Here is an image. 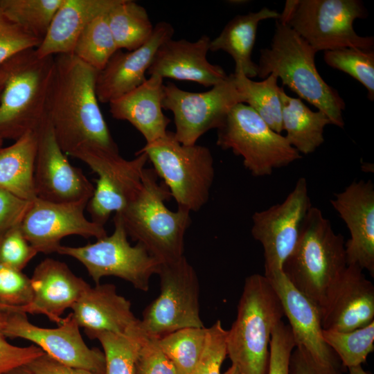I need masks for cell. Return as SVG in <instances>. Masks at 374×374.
<instances>
[{"instance_id": "8d00e7d4", "label": "cell", "mask_w": 374, "mask_h": 374, "mask_svg": "<svg viewBox=\"0 0 374 374\" xmlns=\"http://www.w3.org/2000/svg\"><path fill=\"white\" fill-rule=\"evenodd\" d=\"M96 185L89 199L87 208L91 221L103 226L113 212H121L132 199L129 193L116 182L107 177L99 175Z\"/></svg>"}, {"instance_id": "603a6c76", "label": "cell", "mask_w": 374, "mask_h": 374, "mask_svg": "<svg viewBox=\"0 0 374 374\" xmlns=\"http://www.w3.org/2000/svg\"><path fill=\"white\" fill-rule=\"evenodd\" d=\"M30 280L33 298L25 307V312L45 315L57 325L64 312L72 307L89 285L66 263L50 258L37 265Z\"/></svg>"}, {"instance_id": "5b68a950", "label": "cell", "mask_w": 374, "mask_h": 374, "mask_svg": "<svg viewBox=\"0 0 374 374\" xmlns=\"http://www.w3.org/2000/svg\"><path fill=\"white\" fill-rule=\"evenodd\" d=\"M283 316L269 280L258 274L247 276L226 334L227 355L239 374H268L271 332Z\"/></svg>"}, {"instance_id": "d590c367", "label": "cell", "mask_w": 374, "mask_h": 374, "mask_svg": "<svg viewBox=\"0 0 374 374\" xmlns=\"http://www.w3.org/2000/svg\"><path fill=\"white\" fill-rule=\"evenodd\" d=\"M323 60L330 67L341 71L359 82L374 99V51L346 47L325 51Z\"/></svg>"}, {"instance_id": "681fc988", "label": "cell", "mask_w": 374, "mask_h": 374, "mask_svg": "<svg viewBox=\"0 0 374 374\" xmlns=\"http://www.w3.org/2000/svg\"><path fill=\"white\" fill-rule=\"evenodd\" d=\"M349 374H368L364 370L362 365L348 368Z\"/></svg>"}, {"instance_id": "ba28073f", "label": "cell", "mask_w": 374, "mask_h": 374, "mask_svg": "<svg viewBox=\"0 0 374 374\" xmlns=\"http://www.w3.org/2000/svg\"><path fill=\"white\" fill-rule=\"evenodd\" d=\"M139 152L147 154L179 208L197 211L206 204L215 177L213 158L208 148L182 144L174 132L168 131Z\"/></svg>"}, {"instance_id": "d6a6232c", "label": "cell", "mask_w": 374, "mask_h": 374, "mask_svg": "<svg viewBox=\"0 0 374 374\" xmlns=\"http://www.w3.org/2000/svg\"><path fill=\"white\" fill-rule=\"evenodd\" d=\"M63 0H0V8L16 24L41 41Z\"/></svg>"}, {"instance_id": "b9f144b4", "label": "cell", "mask_w": 374, "mask_h": 374, "mask_svg": "<svg viewBox=\"0 0 374 374\" xmlns=\"http://www.w3.org/2000/svg\"><path fill=\"white\" fill-rule=\"evenodd\" d=\"M10 312L0 310V374H5L16 368L27 365L45 353L35 345L19 347L6 340L4 330Z\"/></svg>"}, {"instance_id": "bcb514c9", "label": "cell", "mask_w": 374, "mask_h": 374, "mask_svg": "<svg viewBox=\"0 0 374 374\" xmlns=\"http://www.w3.org/2000/svg\"><path fill=\"white\" fill-rule=\"evenodd\" d=\"M289 370L290 374H344L340 367L319 363L301 346H296L293 350Z\"/></svg>"}, {"instance_id": "ac0fdd59", "label": "cell", "mask_w": 374, "mask_h": 374, "mask_svg": "<svg viewBox=\"0 0 374 374\" xmlns=\"http://www.w3.org/2000/svg\"><path fill=\"white\" fill-rule=\"evenodd\" d=\"M265 277L280 300L296 346L303 348L322 364L340 367L339 357L323 338L319 308L291 283L282 270Z\"/></svg>"}, {"instance_id": "e0dca14e", "label": "cell", "mask_w": 374, "mask_h": 374, "mask_svg": "<svg viewBox=\"0 0 374 374\" xmlns=\"http://www.w3.org/2000/svg\"><path fill=\"white\" fill-rule=\"evenodd\" d=\"M330 204L345 222L350 238L345 242L348 265H357L374 277V185L353 181L335 194Z\"/></svg>"}, {"instance_id": "836d02e7", "label": "cell", "mask_w": 374, "mask_h": 374, "mask_svg": "<svg viewBox=\"0 0 374 374\" xmlns=\"http://www.w3.org/2000/svg\"><path fill=\"white\" fill-rule=\"evenodd\" d=\"M322 335L325 342L348 368L362 365L374 350V321L349 332L323 330Z\"/></svg>"}, {"instance_id": "9a60e30c", "label": "cell", "mask_w": 374, "mask_h": 374, "mask_svg": "<svg viewBox=\"0 0 374 374\" xmlns=\"http://www.w3.org/2000/svg\"><path fill=\"white\" fill-rule=\"evenodd\" d=\"M36 132L33 174L35 197L55 203L89 200L95 186L80 168L70 163L57 143L47 117Z\"/></svg>"}, {"instance_id": "f5cc1de1", "label": "cell", "mask_w": 374, "mask_h": 374, "mask_svg": "<svg viewBox=\"0 0 374 374\" xmlns=\"http://www.w3.org/2000/svg\"><path fill=\"white\" fill-rule=\"evenodd\" d=\"M3 141L0 139V148L2 146Z\"/></svg>"}, {"instance_id": "8fae6325", "label": "cell", "mask_w": 374, "mask_h": 374, "mask_svg": "<svg viewBox=\"0 0 374 374\" xmlns=\"http://www.w3.org/2000/svg\"><path fill=\"white\" fill-rule=\"evenodd\" d=\"M157 274L160 293L143 312L141 331L159 339L180 329L204 327L199 313L198 277L185 256L161 263Z\"/></svg>"}, {"instance_id": "484cf974", "label": "cell", "mask_w": 374, "mask_h": 374, "mask_svg": "<svg viewBox=\"0 0 374 374\" xmlns=\"http://www.w3.org/2000/svg\"><path fill=\"white\" fill-rule=\"evenodd\" d=\"M280 17L279 12L266 7L258 12L238 15L211 41L209 51L227 53L235 61V71H242L250 79L255 78L258 75V66L252 61L251 53L258 24L261 21L278 19Z\"/></svg>"}, {"instance_id": "4dcf8cb0", "label": "cell", "mask_w": 374, "mask_h": 374, "mask_svg": "<svg viewBox=\"0 0 374 374\" xmlns=\"http://www.w3.org/2000/svg\"><path fill=\"white\" fill-rule=\"evenodd\" d=\"M107 13L96 16L87 25L72 53L98 71L118 50L109 26Z\"/></svg>"}, {"instance_id": "f907efd6", "label": "cell", "mask_w": 374, "mask_h": 374, "mask_svg": "<svg viewBox=\"0 0 374 374\" xmlns=\"http://www.w3.org/2000/svg\"><path fill=\"white\" fill-rule=\"evenodd\" d=\"M223 374H239L236 367L231 364L228 370Z\"/></svg>"}, {"instance_id": "f35d334b", "label": "cell", "mask_w": 374, "mask_h": 374, "mask_svg": "<svg viewBox=\"0 0 374 374\" xmlns=\"http://www.w3.org/2000/svg\"><path fill=\"white\" fill-rule=\"evenodd\" d=\"M134 374H179L160 347L158 338L141 331Z\"/></svg>"}, {"instance_id": "d4e9b609", "label": "cell", "mask_w": 374, "mask_h": 374, "mask_svg": "<svg viewBox=\"0 0 374 374\" xmlns=\"http://www.w3.org/2000/svg\"><path fill=\"white\" fill-rule=\"evenodd\" d=\"M118 0H63L48 32L35 48L39 57L72 54L80 35L96 16L107 12Z\"/></svg>"}, {"instance_id": "ee69618b", "label": "cell", "mask_w": 374, "mask_h": 374, "mask_svg": "<svg viewBox=\"0 0 374 374\" xmlns=\"http://www.w3.org/2000/svg\"><path fill=\"white\" fill-rule=\"evenodd\" d=\"M37 253L19 226L10 231L0 242V263L18 270L21 271Z\"/></svg>"}, {"instance_id": "c3c4849f", "label": "cell", "mask_w": 374, "mask_h": 374, "mask_svg": "<svg viewBox=\"0 0 374 374\" xmlns=\"http://www.w3.org/2000/svg\"><path fill=\"white\" fill-rule=\"evenodd\" d=\"M5 374H30L26 365L16 368Z\"/></svg>"}, {"instance_id": "2e32d148", "label": "cell", "mask_w": 374, "mask_h": 374, "mask_svg": "<svg viewBox=\"0 0 374 374\" xmlns=\"http://www.w3.org/2000/svg\"><path fill=\"white\" fill-rule=\"evenodd\" d=\"M89 200L55 203L35 197L19 226L29 244L38 252L56 253L62 238L78 235L97 239L107 235L103 226L84 214Z\"/></svg>"}, {"instance_id": "83f0119b", "label": "cell", "mask_w": 374, "mask_h": 374, "mask_svg": "<svg viewBox=\"0 0 374 374\" xmlns=\"http://www.w3.org/2000/svg\"><path fill=\"white\" fill-rule=\"evenodd\" d=\"M37 132H28L0 148V188L28 201L35 197L33 183Z\"/></svg>"}, {"instance_id": "816d5d0a", "label": "cell", "mask_w": 374, "mask_h": 374, "mask_svg": "<svg viewBox=\"0 0 374 374\" xmlns=\"http://www.w3.org/2000/svg\"><path fill=\"white\" fill-rule=\"evenodd\" d=\"M0 310L7 311V312H17V309H15V308H10V307H8V306H5V305H1V304H0Z\"/></svg>"}, {"instance_id": "ffe728a7", "label": "cell", "mask_w": 374, "mask_h": 374, "mask_svg": "<svg viewBox=\"0 0 374 374\" xmlns=\"http://www.w3.org/2000/svg\"><path fill=\"white\" fill-rule=\"evenodd\" d=\"M374 321V285L357 265H347L321 313L323 330L349 332Z\"/></svg>"}, {"instance_id": "4fadbf2b", "label": "cell", "mask_w": 374, "mask_h": 374, "mask_svg": "<svg viewBox=\"0 0 374 374\" xmlns=\"http://www.w3.org/2000/svg\"><path fill=\"white\" fill-rule=\"evenodd\" d=\"M312 206L306 179L301 177L283 202L253 214L251 232L263 248L264 276L282 270Z\"/></svg>"}, {"instance_id": "60d3db41", "label": "cell", "mask_w": 374, "mask_h": 374, "mask_svg": "<svg viewBox=\"0 0 374 374\" xmlns=\"http://www.w3.org/2000/svg\"><path fill=\"white\" fill-rule=\"evenodd\" d=\"M41 42L0 8V65L21 51L37 48Z\"/></svg>"}, {"instance_id": "7dc6e473", "label": "cell", "mask_w": 374, "mask_h": 374, "mask_svg": "<svg viewBox=\"0 0 374 374\" xmlns=\"http://www.w3.org/2000/svg\"><path fill=\"white\" fill-rule=\"evenodd\" d=\"M30 374H96L89 371L63 364L46 353L26 365Z\"/></svg>"}, {"instance_id": "6da1fadb", "label": "cell", "mask_w": 374, "mask_h": 374, "mask_svg": "<svg viewBox=\"0 0 374 374\" xmlns=\"http://www.w3.org/2000/svg\"><path fill=\"white\" fill-rule=\"evenodd\" d=\"M54 59L47 118L62 151L77 159L88 152L119 154L98 105V71L73 54Z\"/></svg>"}, {"instance_id": "e575fe53", "label": "cell", "mask_w": 374, "mask_h": 374, "mask_svg": "<svg viewBox=\"0 0 374 374\" xmlns=\"http://www.w3.org/2000/svg\"><path fill=\"white\" fill-rule=\"evenodd\" d=\"M141 334V330L131 335L111 332H98L87 335L90 339L98 340L103 348L105 374H134Z\"/></svg>"}, {"instance_id": "7bdbcfd3", "label": "cell", "mask_w": 374, "mask_h": 374, "mask_svg": "<svg viewBox=\"0 0 374 374\" xmlns=\"http://www.w3.org/2000/svg\"><path fill=\"white\" fill-rule=\"evenodd\" d=\"M295 347L290 326L280 321L271 335L268 374H290V359Z\"/></svg>"}, {"instance_id": "1f68e13d", "label": "cell", "mask_w": 374, "mask_h": 374, "mask_svg": "<svg viewBox=\"0 0 374 374\" xmlns=\"http://www.w3.org/2000/svg\"><path fill=\"white\" fill-rule=\"evenodd\" d=\"M207 328H186L158 339L179 374H193L203 352Z\"/></svg>"}, {"instance_id": "277c9868", "label": "cell", "mask_w": 374, "mask_h": 374, "mask_svg": "<svg viewBox=\"0 0 374 374\" xmlns=\"http://www.w3.org/2000/svg\"><path fill=\"white\" fill-rule=\"evenodd\" d=\"M260 52L257 76L265 79L275 74L283 85L324 113L331 125L344 128L345 102L319 73L314 61L318 51L314 48L288 25L276 19L270 46Z\"/></svg>"}, {"instance_id": "f1b7e54d", "label": "cell", "mask_w": 374, "mask_h": 374, "mask_svg": "<svg viewBox=\"0 0 374 374\" xmlns=\"http://www.w3.org/2000/svg\"><path fill=\"white\" fill-rule=\"evenodd\" d=\"M107 21L118 50H135L152 34L154 26L143 6L132 0H118L107 12Z\"/></svg>"}, {"instance_id": "9c48e42d", "label": "cell", "mask_w": 374, "mask_h": 374, "mask_svg": "<svg viewBox=\"0 0 374 374\" xmlns=\"http://www.w3.org/2000/svg\"><path fill=\"white\" fill-rule=\"evenodd\" d=\"M217 130V145L241 157L253 176L270 175L302 158L284 136L272 130L244 103L233 106Z\"/></svg>"}, {"instance_id": "44dd1931", "label": "cell", "mask_w": 374, "mask_h": 374, "mask_svg": "<svg viewBox=\"0 0 374 374\" xmlns=\"http://www.w3.org/2000/svg\"><path fill=\"white\" fill-rule=\"evenodd\" d=\"M211 41L206 35L195 42L166 40L157 51L147 73L163 79L195 82L206 87L217 84L228 75L221 66L207 60Z\"/></svg>"}, {"instance_id": "f6af8a7d", "label": "cell", "mask_w": 374, "mask_h": 374, "mask_svg": "<svg viewBox=\"0 0 374 374\" xmlns=\"http://www.w3.org/2000/svg\"><path fill=\"white\" fill-rule=\"evenodd\" d=\"M31 201L0 188V242L10 231L20 226Z\"/></svg>"}, {"instance_id": "7402d4cb", "label": "cell", "mask_w": 374, "mask_h": 374, "mask_svg": "<svg viewBox=\"0 0 374 374\" xmlns=\"http://www.w3.org/2000/svg\"><path fill=\"white\" fill-rule=\"evenodd\" d=\"M71 309L87 335L98 332L131 335L140 330V319L133 314L131 303L113 284L89 285Z\"/></svg>"}, {"instance_id": "3957f363", "label": "cell", "mask_w": 374, "mask_h": 374, "mask_svg": "<svg viewBox=\"0 0 374 374\" xmlns=\"http://www.w3.org/2000/svg\"><path fill=\"white\" fill-rule=\"evenodd\" d=\"M54 73V56L39 57L35 48L0 65V139L16 141L37 131L47 117Z\"/></svg>"}, {"instance_id": "74e56055", "label": "cell", "mask_w": 374, "mask_h": 374, "mask_svg": "<svg viewBox=\"0 0 374 374\" xmlns=\"http://www.w3.org/2000/svg\"><path fill=\"white\" fill-rule=\"evenodd\" d=\"M33 298L30 278L21 270L0 263V304L25 312Z\"/></svg>"}, {"instance_id": "30bf717a", "label": "cell", "mask_w": 374, "mask_h": 374, "mask_svg": "<svg viewBox=\"0 0 374 374\" xmlns=\"http://www.w3.org/2000/svg\"><path fill=\"white\" fill-rule=\"evenodd\" d=\"M114 229L110 235L82 247L61 244L56 253L81 262L96 284H99L103 277L116 276L146 292L151 277L158 274L161 262L140 243L134 246L130 244L118 213L114 217Z\"/></svg>"}, {"instance_id": "4316f807", "label": "cell", "mask_w": 374, "mask_h": 374, "mask_svg": "<svg viewBox=\"0 0 374 374\" xmlns=\"http://www.w3.org/2000/svg\"><path fill=\"white\" fill-rule=\"evenodd\" d=\"M280 98L285 138L301 154L314 152L324 142V128L331 125L329 118L321 111L311 110L301 98L288 96L283 87Z\"/></svg>"}, {"instance_id": "cb8c5ba5", "label": "cell", "mask_w": 374, "mask_h": 374, "mask_svg": "<svg viewBox=\"0 0 374 374\" xmlns=\"http://www.w3.org/2000/svg\"><path fill=\"white\" fill-rule=\"evenodd\" d=\"M163 85L161 77L152 75L136 88L109 103L112 117L131 123L146 143L164 136L168 132L170 120L163 112Z\"/></svg>"}, {"instance_id": "ab89813d", "label": "cell", "mask_w": 374, "mask_h": 374, "mask_svg": "<svg viewBox=\"0 0 374 374\" xmlns=\"http://www.w3.org/2000/svg\"><path fill=\"white\" fill-rule=\"evenodd\" d=\"M226 334L220 320L207 328L205 346L193 374H221L227 355Z\"/></svg>"}, {"instance_id": "f546056e", "label": "cell", "mask_w": 374, "mask_h": 374, "mask_svg": "<svg viewBox=\"0 0 374 374\" xmlns=\"http://www.w3.org/2000/svg\"><path fill=\"white\" fill-rule=\"evenodd\" d=\"M238 90L247 103L274 132L283 131L280 87L278 77L271 73L264 80L256 82L240 70L233 73Z\"/></svg>"}, {"instance_id": "52a82bcc", "label": "cell", "mask_w": 374, "mask_h": 374, "mask_svg": "<svg viewBox=\"0 0 374 374\" xmlns=\"http://www.w3.org/2000/svg\"><path fill=\"white\" fill-rule=\"evenodd\" d=\"M367 11L359 0H287L278 19L317 51L350 47L373 50L374 37L355 32Z\"/></svg>"}, {"instance_id": "8992f818", "label": "cell", "mask_w": 374, "mask_h": 374, "mask_svg": "<svg viewBox=\"0 0 374 374\" xmlns=\"http://www.w3.org/2000/svg\"><path fill=\"white\" fill-rule=\"evenodd\" d=\"M172 197L154 169L144 168L141 186L120 213L128 236L142 244L161 263L184 256V235L191 222L190 211H170L165 202Z\"/></svg>"}, {"instance_id": "7c38bea8", "label": "cell", "mask_w": 374, "mask_h": 374, "mask_svg": "<svg viewBox=\"0 0 374 374\" xmlns=\"http://www.w3.org/2000/svg\"><path fill=\"white\" fill-rule=\"evenodd\" d=\"M238 103H244V99L233 73L203 92L185 91L170 82L163 85L162 107L172 112L175 136L184 145H194L204 133L217 129Z\"/></svg>"}, {"instance_id": "7a4b0ae2", "label": "cell", "mask_w": 374, "mask_h": 374, "mask_svg": "<svg viewBox=\"0 0 374 374\" xmlns=\"http://www.w3.org/2000/svg\"><path fill=\"white\" fill-rule=\"evenodd\" d=\"M345 242L321 211L312 206L296 246L283 265L291 283L319 308L321 316L347 267Z\"/></svg>"}, {"instance_id": "5bb4252c", "label": "cell", "mask_w": 374, "mask_h": 374, "mask_svg": "<svg viewBox=\"0 0 374 374\" xmlns=\"http://www.w3.org/2000/svg\"><path fill=\"white\" fill-rule=\"evenodd\" d=\"M72 312L62 318L58 327L44 328L30 323L26 313L10 312L4 330L6 337L21 338L34 343L46 355L69 366L105 374L103 351L87 346Z\"/></svg>"}, {"instance_id": "d6986e66", "label": "cell", "mask_w": 374, "mask_h": 374, "mask_svg": "<svg viewBox=\"0 0 374 374\" xmlns=\"http://www.w3.org/2000/svg\"><path fill=\"white\" fill-rule=\"evenodd\" d=\"M173 34L170 24L160 21L141 47L127 52L118 50L98 73L96 91L98 101L109 103L143 83L157 51Z\"/></svg>"}]
</instances>
